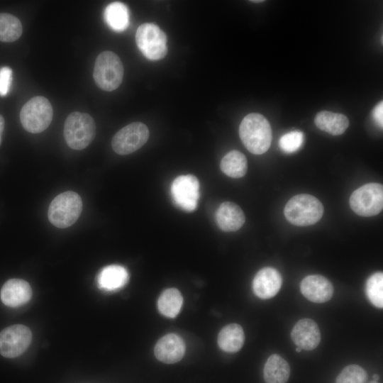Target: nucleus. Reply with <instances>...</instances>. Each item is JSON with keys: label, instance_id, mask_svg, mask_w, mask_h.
<instances>
[{"label": "nucleus", "instance_id": "0eeeda50", "mask_svg": "<svg viewBox=\"0 0 383 383\" xmlns=\"http://www.w3.org/2000/svg\"><path fill=\"white\" fill-rule=\"evenodd\" d=\"M135 42L143 55L150 60H160L167 55V36L154 23L140 25L135 33Z\"/></svg>", "mask_w": 383, "mask_h": 383}, {"label": "nucleus", "instance_id": "c756f323", "mask_svg": "<svg viewBox=\"0 0 383 383\" xmlns=\"http://www.w3.org/2000/svg\"><path fill=\"white\" fill-rule=\"evenodd\" d=\"M372 116L376 123L381 128L383 126V101H380L373 109Z\"/></svg>", "mask_w": 383, "mask_h": 383}, {"label": "nucleus", "instance_id": "aec40b11", "mask_svg": "<svg viewBox=\"0 0 383 383\" xmlns=\"http://www.w3.org/2000/svg\"><path fill=\"white\" fill-rule=\"evenodd\" d=\"M245 340L244 331L237 323H230L224 326L218 333V345L227 353H236L243 345Z\"/></svg>", "mask_w": 383, "mask_h": 383}, {"label": "nucleus", "instance_id": "b1692460", "mask_svg": "<svg viewBox=\"0 0 383 383\" xmlns=\"http://www.w3.org/2000/svg\"><path fill=\"white\" fill-rule=\"evenodd\" d=\"M183 303L181 293L175 288L165 290L157 300L160 313L169 318H174L180 311Z\"/></svg>", "mask_w": 383, "mask_h": 383}, {"label": "nucleus", "instance_id": "20e7f679", "mask_svg": "<svg viewBox=\"0 0 383 383\" xmlns=\"http://www.w3.org/2000/svg\"><path fill=\"white\" fill-rule=\"evenodd\" d=\"M95 134L96 124L89 114L74 111L67 117L64 137L67 145L72 149H84L92 142Z\"/></svg>", "mask_w": 383, "mask_h": 383}, {"label": "nucleus", "instance_id": "393cba45", "mask_svg": "<svg viewBox=\"0 0 383 383\" xmlns=\"http://www.w3.org/2000/svg\"><path fill=\"white\" fill-rule=\"evenodd\" d=\"M20 20L10 13H0V41L13 42L22 35Z\"/></svg>", "mask_w": 383, "mask_h": 383}, {"label": "nucleus", "instance_id": "423d86ee", "mask_svg": "<svg viewBox=\"0 0 383 383\" xmlns=\"http://www.w3.org/2000/svg\"><path fill=\"white\" fill-rule=\"evenodd\" d=\"M53 116L52 107L48 99L37 96L28 100L20 112L23 128L31 133H39L50 124Z\"/></svg>", "mask_w": 383, "mask_h": 383}, {"label": "nucleus", "instance_id": "dca6fc26", "mask_svg": "<svg viewBox=\"0 0 383 383\" xmlns=\"http://www.w3.org/2000/svg\"><path fill=\"white\" fill-rule=\"evenodd\" d=\"M32 289L30 284L21 279L6 281L1 289L2 302L10 307H18L30 301Z\"/></svg>", "mask_w": 383, "mask_h": 383}, {"label": "nucleus", "instance_id": "5701e85b", "mask_svg": "<svg viewBox=\"0 0 383 383\" xmlns=\"http://www.w3.org/2000/svg\"><path fill=\"white\" fill-rule=\"evenodd\" d=\"M220 167L227 176L240 178L247 172L248 161L245 156L240 151L231 150L222 158Z\"/></svg>", "mask_w": 383, "mask_h": 383}, {"label": "nucleus", "instance_id": "412c9836", "mask_svg": "<svg viewBox=\"0 0 383 383\" xmlns=\"http://www.w3.org/2000/svg\"><path fill=\"white\" fill-rule=\"evenodd\" d=\"M290 375L288 362L277 354L271 355L264 367L266 383H287Z\"/></svg>", "mask_w": 383, "mask_h": 383}, {"label": "nucleus", "instance_id": "bb28decb", "mask_svg": "<svg viewBox=\"0 0 383 383\" xmlns=\"http://www.w3.org/2000/svg\"><path fill=\"white\" fill-rule=\"evenodd\" d=\"M367 373L357 365H349L344 367L336 378L335 383H366Z\"/></svg>", "mask_w": 383, "mask_h": 383}, {"label": "nucleus", "instance_id": "f8f14e48", "mask_svg": "<svg viewBox=\"0 0 383 383\" xmlns=\"http://www.w3.org/2000/svg\"><path fill=\"white\" fill-rule=\"evenodd\" d=\"M301 294L314 303H324L329 301L333 294L331 282L320 274H312L304 277L300 284Z\"/></svg>", "mask_w": 383, "mask_h": 383}, {"label": "nucleus", "instance_id": "1a4fd4ad", "mask_svg": "<svg viewBox=\"0 0 383 383\" xmlns=\"http://www.w3.org/2000/svg\"><path fill=\"white\" fill-rule=\"evenodd\" d=\"M149 135L146 125L141 122H133L114 135L111 146L117 154L128 155L140 148L148 141Z\"/></svg>", "mask_w": 383, "mask_h": 383}, {"label": "nucleus", "instance_id": "a211bd4d", "mask_svg": "<svg viewBox=\"0 0 383 383\" xmlns=\"http://www.w3.org/2000/svg\"><path fill=\"white\" fill-rule=\"evenodd\" d=\"M128 279V272L124 267L111 265L100 271L97 277V284L100 289L112 292L125 286Z\"/></svg>", "mask_w": 383, "mask_h": 383}, {"label": "nucleus", "instance_id": "a878e982", "mask_svg": "<svg viewBox=\"0 0 383 383\" xmlns=\"http://www.w3.org/2000/svg\"><path fill=\"white\" fill-rule=\"evenodd\" d=\"M366 294L370 301L377 308L383 307V274L377 272L367 280Z\"/></svg>", "mask_w": 383, "mask_h": 383}, {"label": "nucleus", "instance_id": "f257e3e1", "mask_svg": "<svg viewBox=\"0 0 383 383\" xmlns=\"http://www.w3.org/2000/svg\"><path fill=\"white\" fill-rule=\"evenodd\" d=\"M239 135L247 150L255 155L267 152L272 142L270 124L265 116L257 113L244 117L239 127Z\"/></svg>", "mask_w": 383, "mask_h": 383}, {"label": "nucleus", "instance_id": "2eb2a0df", "mask_svg": "<svg viewBox=\"0 0 383 383\" xmlns=\"http://www.w3.org/2000/svg\"><path fill=\"white\" fill-rule=\"evenodd\" d=\"M184 353L185 345L183 340L174 333H169L162 337L154 348L156 358L168 364L179 362Z\"/></svg>", "mask_w": 383, "mask_h": 383}, {"label": "nucleus", "instance_id": "39448f33", "mask_svg": "<svg viewBox=\"0 0 383 383\" xmlns=\"http://www.w3.org/2000/svg\"><path fill=\"white\" fill-rule=\"evenodd\" d=\"M93 77L101 89L111 91L122 82L123 66L119 57L111 51H104L96 57Z\"/></svg>", "mask_w": 383, "mask_h": 383}, {"label": "nucleus", "instance_id": "72a5a7b5", "mask_svg": "<svg viewBox=\"0 0 383 383\" xmlns=\"http://www.w3.org/2000/svg\"><path fill=\"white\" fill-rule=\"evenodd\" d=\"M370 383H379L377 381L372 380Z\"/></svg>", "mask_w": 383, "mask_h": 383}, {"label": "nucleus", "instance_id": "4468645a", "mask_svg": "<svg viewBox=\"0 0 383 383\" xmlns=\"http://www.w3.org/2000/svg\"><path fill=\"white\" fill-rule=\"evenodd\" d=\"M291 338L297 347L306 350H312L321 341V333L314 321L311 318H302L294 326Z\"/></svg>", "mask_w": 383, "mask_h": 383}, {"label": "nucleus", "instance_id": "9b49d317", "mask_svg": "<svg viewBox=\"0 0 383 383\" xmlns=\"http://www.w3.org/2000/svg\"><path fill=\"white\" fill-rule=\"evenodd\" d=\"M30 330L24 325L16 324L0 332V354L9 358L21 355L31 343Z\"/></svg>", "mask_w": 383, "mask_h": 383}, {"label": "nucleus", "instance_id": "ddd939ff", "mask_svg": "<svg viewBox=\"0 0 383 383\" xmlns=\"http://www.w3.org/2000/svg\"><path fill=\"white\" fill-rule=\"evenodd\" d=\"M282 284L280 273L274 268L267 267L255 274L252 282L253 292L257 296L267 299L274 296Z\"/></svg>", "mask_w": 383, "mask_h": 383}, {"label": "nucleus", "instance_id": "7ed1b4c3", "mask_svg": "<svg viewBox=\"0 0 383 383\" xmlns=\"http://www.w3.org/2000/svg\"><path fill=\"white\" fill-rule=\"evenodd\" d=\"M82 211L80 196L72 191L57 195L51 201L48 211L50 222L55 227L65 228L73 225Z\"/></svg>", "mask_w": 383, "mask_h": 383}, {"label": "nucleus", "instance_id": "4be33fe9", "mask_svg": "<svg viewBox=\"0 0 383 383\" xmlns=\"http://www.w3.org/2000/svg\"><path fill=\"white\" fill-rule=\"evenodd\" d=\"M104 19L113 30L121 32L126 30L129 25L128 7L121 2L109 4L104 11Z\"/></svg>", "mask_w": 383, "mask_h": 383}, {"label": "nucleus", "instance_id": "9d476101", "mask_svg": "<svg viewBox=\"0 0 383 383\" xmlns=\"http://www.w3.org/2000/svg\"><path fill=\"white\" fill-rule=\"evenodd\" d=\"M170 192L174 204L188 212L196 209L199 198V182L192 174L180 175L171 184Z\"/></svg>", "mask_w": 383, "mask_h": 383}, {"label": "nucleus", "instance_id": "cd10ccee", "mask_svg": "<svg viewBox=\"0 0 383 383\" xmlns=\"http://www.w3.org/2000/svg\"><path fill=\"white\" fill-rule=\"evenodd\" d=\"M304 135L299 131H293L284 134L279 140L280 149L286 153H292L301 147Z\"/></svg>", "mask_w": 383, "mask_h": 383}, {"label": "nucleus", "instance_id": "6ab92c4d", "mask_svg": "<svg viewBox=\"0 0 383 383\" xmlns=\"http://www.w3.org/2000/svg\"><path fill=\"white\" fill-rule=\"evenodd\" d=\"M314 123L320 130L333 135L343 134L349 126L348 118L345 115L328 111L318 113Z\"/></svg>", "mask_w": 383, "mask_h": 383}, {"label": "nucleus", "instance_id": "7c9ffc66", "mask_svg": "<svg viewBox=\"0 0 383 383\" xmlns=\"http://www.w3.org/2000/svg\"><path fill=\"white\" fill-rule=\"evenodd\" d=\"M4 117L1 115H0V145L1 143V138H2L3 131H4Z\"/></svg>", "mask_w": 383, "mask_h": 383}, {"label": "nucleus", "instance_id": "c85d7f7f", "mask_svg": "<svg viewBox=\"0 0 383 383\" xmlns=\"http://www.w3.org/2000/svg\"><path fill=\"white\" fill-rule=\"evenodd\" d=\"M12 82V70L9 67L0 69V96H6L10 89Z\"/></svg>", "mask_w": 383, "mask_h": 383}, {"label": "nucleus", "instance_id": "2f4dec72", "mask_svg": "<svg viewBox=\"0 0 383 383\" xmlns=\"http://www.w3.org/2000/svg\"><path fill=\"white\" fill-rule=\"evenodd\" d=\"M372 378L374 381H378L379 379V376L377 374H373Z\"/></svg>", "mask_w": 383, "mask_h": 383}, {"label": "nucleus", "instance_id": "f03ea898", "mask_svg": "<svg viewBox=\"0 0 383 383\" xmlns=\"http://www.w3.org/2000/svg\"><path fill=\"white\" fill-rule=\"evenodd\" d=\"M287 221L298 226H307L318 222L323 213L321 202L315 196L301 194L291 198L285 205Z\"/></svg>", "mask_w": 383, "mask_h": 383}, {"label": "nucleus", "instance_id": "6e6552de", "mask_svg": "<svg viewBox=\"0 0 383 383\" xmlns=\"http://www.w3.org/2000/svg\"><path fill=\"white\" fill-rule=\"evenodd\" d=\"M350 206L361 216H372L380 213L383 208V187L379 183L366 184L351 194Z\"/></svg>", "mask_w": 383, "mask_h": 383}, {"label": "nucleus", "instance_id": "473e14b6", "mask_svg": "<svg viewBox=\"0 0 383 383\" xmlns=\"http://www.w3.org/2000/svg\"><path fill=\"white\" fill-rule=\"evenodd\" d=\"M301 349L300 348H299V347H296V351L297 353H300V352H301Z\"/></svg>", "mask_w": 383, "mask_h": 383}, {"label": "nucleus", "instance_id": "f3484780", "mask_svg": "<svg viewBox=\"0 0 383 383\" xmlns=\"http://www.w3.org/2000/svg\"><path fill=\"white\" fill-rule=\"evenodd\" d=\"M216 220L221 230L231 232L240 228L245 223V217L238 205L233 202L225 201L217 209Z\"/></svg>", "mask_w": 383, "mask_h": 383}, {"label": "nucleus", "instance_id": "f704fd0d", "mask_svg": "<svg viewBox=\"0 0 383 383\" xmlns=\"http://www.w3.org/2000/svg\"><path fill=\"white\" fill-rule=\"evenodd\" d=\"M252 1V2H262V1H260H260Z\"/></svg>", "mask_w": 383, "mask_h": 383}]
</instances>
